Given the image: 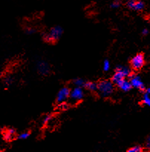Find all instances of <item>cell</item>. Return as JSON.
I'll return each instance as SVG.
<instances>
[{"instance_id": "obj_1", "label": "cell", "mask_w": 150, "mask_h": 152, "mask_svg": "<svg viewBox=\"0 0 150 152\" xmlns=\"http://www.w3.org/2000/svg\"><path fill=\"white\" fill-rule=\"evenodd\" d=\"M114 83L110 80H102L98 83V93L102 97H108L114 92Z\"/></svg>"}, {"instance_id": "obj_2", "label": "cell", "mask_w": 150, "mask_h": 152, "mask_svg": "<svg viewBox=\"0 0 150 152\" xmlns=\"http://www.w3.org/2000/svg\"><path fill=\"white\" fill-rule=\"evenodd\" d=\"M63 34V29L60 26H55L43 37L45 41L48 43H54L59 39Z\"/></svg>"}, {"instance_id": "obj_3", "label": "cell", "mask_w": 150, "mask_h": 152, "mask_svg": "<svg viewBox=\"0 0 150 152\" xmlns=\"http://www.w3.org/2000/svg\"><path fill=\"white\" fill-rule=\"evenodd\" d=\"M145 63V59H144V56L143 53H137L135 56L131 59L130 65L132 69L134 70H140Z\"/></svg>"}, {"instance_id": "obj_4", "label": "cell", "mask_w": 150, "mask_h": 152, "mask_svg": "<svg viewBox=\"0 0 150 152\" xmlns=\"http://www.w3.org/2000/svg\"><path fill=\"white\" fill-rule=\"evenodd\" d=\"M71 94V89L68 87H63L58 91L56 95V102L57 103H62L65 102L68 97H70Z\"/></svg>"}, {"instance_id": "obj_5", "label": "cell", "mask_w": 150, "mask_h": 152, "mask_svg": "<svg viewBox=\"0 0 150 152\" xmlns=\"http://www.w3.org/2000/svg\"><path fill=\"white\" fill-rule=\"evenodd\" d=\"M130 79V82L132 83V87L135 88H138L140 91H145L146 88L144 86V83L141 81V78L138 75H135V74H131L129 77Z\"/></svg>"}, {"instance_id": "obj_6", "label": "cell", "mask_w": 150, "mask_h": 152, "mask_svg": "<svg viewBox=\"0 0 150 152\" xmlns=\"http://www.w3.org/2000/svg\"><path fill=\"white\" fill-rule=\"evenodd\" d=\"M84 96V92H83L82 87H78L75 86L72 90L71 91V94H70V98L74 101L81 100Z\"/></svg>"}, {"instance_id": "obj_7", "label": "cell", "mask_w": 150, "mask_h": 152, "mask_svg": "<svg viewBox=\"0 0 150 152\" xmlns=\"http://www.w3.org/2000/svg\"><path fill=\"white\" fill-rule=\"evenodd\" d=\"M37 71H39L40 74L42 75H45V74H48L49 71H50V68L47 62H44V61H40V62H37Z\"/></svg>"}, {"instance_id": "obj_8", "label": "cell", "mask_w": 150, "mask_h": 152, "mask_svg": "<svg viewBox=\"0 0 150 152\" xmlns=\"http://www.w3.org/2000/svg\"><path fill=\"white\" fill-rule=\"evenodd\" d=\"M125 78H126V76L124 75L123 71L120 69H119V68H116L115 73L113 74L111 80L112 81V83H114V84L117 85L119 82H120L121 80H123V79Z\"/></svg>"}, {"instance_id": "obj_9", "label": "cell", "mask_w": 150, "mask_h": 152, "mask_svg": "<svg viewBox=\"0 0 150 152\" xmlns=\"http://www.w3.org/2000/svg\"><path fill=\"white\" fill-rule=\"evenodd\" d=\"M117 87L120 88L122 91H123L125 92L129 91L133 88L132 87L131 82L129 81V80H126V78L123 79V80H121L120 82H119V83L117 84Z\"/></svg>"}, {"instance_id": "obj_10", "label": "cell", "mask_w": 150, "mask_h": 152, "mask_svg": "<svg viewBox=\"0 0 150 152\" xmlns=\"http://www.w3.org/2000/svg\"><path fill=\"white\" fill-rule=\"evenodd\" d=\"M84 88L91 91H97L98 90V83H94V82H86Z\"/></svg>"}, {"instance_id": "obj_11", "label": "cell", "mask_w": 150, "mask_h": 152, "mask_svg": "<svg viewBox=\"0 0 150 152\" xmlns=\"http://www.w3.org/2000/svg\"><path fill=\"white\" fill-rule=\"evenodd\" d=\"M15 133H16V132H15L13 129H7V132L5 134V136H4V139L6 140H13Z\"/></svg>"}, {"instance_id": "obj_12", "label": "cell", "mask_w": 150, "mask_h": 152, "mask_svg": "<svg viewBox=\"0 0 150 152\" xmlns=\"http://www.w3.org/2000/svg\"><path fill=\"white\" fill-rule=\"evenodd\" d=\"M117 68H119V69L121 70L123 72L124 75L126 76V77H129V76L132 74V70L127 66H122V65H119V66L117 67Z\"/></svg>"}, {"instance_id": "obj_13", "label": "cell", "mask_w": 150, "mask_h": 152, "mask_svg": "<svg viewBox=\"0 0 150 152\" xmlns=\"http://www.w3.org/2000/svg\"><path fill=\"white\" fill-rule=\"evenodd\" d=\"M144 2L143 1H140V0H138L135 4V7H134V10H136V11H140L143 9L144 8Z\"/></svg>"}, {"instance_id": "obj_14", "label": "cell", "mask_w": 150, "mask_h": 152, "mask_svg": "<svg viewBox=\"0 0 150 152\" xmlns=\"http://www.w3.org/2000/svg\"><path fill=\"white\" fill-rule=\"evenodd\" d=\"M85 83H86V82L81 78H77L73 81V84L75 86H78V87H84Z\"/></svg>"}, {"instance_id": "obj_15", "label": "cell", "mask_w": 150, "mask_h": 152, "mask_svg": "<svg viewBox=\"0 0 150 152\" xmlns=\"http://www.w3.org/2000/svg\"><path fill=\"white\" fill-rule=\"evenodd\" d=\"M142 102H143V104L150 107V97H149V95L148 94L146 93L145 94L143 95Z\"/></svg>"}, {"instance_id": "obj_16", "label": "cell", "mask_w": 150, "mask_h": 152, "mask_svg": "<svg viewBox=\"0 0 150 152\" xmlns=\"http://www.w3.org/2000/svg\"><path fill=\"white\" fill-rule=\"evenodd\" d=\"M137 1H138V0H127V1H126V6H127L129 9L134 10V7H135V4H136Z\"/></svg>"}, {"instance_id": "obj_17", "label": "cell", "mask_w": 150, "mask_h": 152, "mask_svg": "<svg viewBox=\"0 0 150 152\" xmlns=\"http://www.w3.org/2000/svg\"><path fill=\"white\" fill-rule=\"evenodd\" d=\"M128 152H141L143 151V148L140 145H135L127 151Z\"/></svg>"}, {"instance_id": "obj_18", "label": "cell", "mask_w": 150, "mask_h": 152, "mask_svg": "<svg viewBox=\"0 0 150 152\" xmlns=\"http://www.w3.org/2000/svg\"><path fill=\"white\" fill-rule=\"evenodd\" d=\"M121 5V1L120 0H114L110 4V7L111 8H118Z\"/></svg>"}, {"instance_id": "obj_19", "label": "cell", "mask_w": 150, "mask_h": 152, "mask_svg": "<svg viewBox=\"0 0 150 152\" xmlns=\"http://www.w3.org/2000/svg\"><path fill=\"white\" fill-rule=\"evenodd\" d=\"M110 69V62L108 59H105L103 62V71H108Z\"/></svg>"}, {"instance_id": "obj_20", "label": "cell", "mask_w": 150, "mask_h": 152, "mask_svg": "<svg viewBox=\"0 0 150 152\" xmlns=\"http://www.w3.org/2000/svg\"><path fill=\"white\" fill-rule=\"evenodd\" d=\"M29 136H30L29 132H24V133L20 134L18 136V139L19 140H26Z\"/></svg>"}, {"instance_id": "obj_21", "label": "cell", "mask_w": 150, "mask_h": 152, "mask_svg": "<svg viewBox=\"0 0 150 152\" xmlns=\"http://www.w3.org/2000/svg\"><path fill=\"white\" fill-rule=\"evenodd\" d=\"M36 30L33 28H28L25 30V34L28 35H32V34H35Z\"/></svg>"}, {"instance_id": "obj_22", "label": "cell", "mask_w": 150, "mask_h": 152, "mask_svg": "<svg viewBox=\"0 0 150 152\" xmlns=\"http://www.w3.org/2000/svg\"><path fill=\"white\" fill-rule=\"evenodd\" d=\"M146 147L147 149L150 150V136L146 139Z\"/></svg>"}, {"instance_id": "obj_23", "label": "cell", "mask_w": 150, "mask_h": 152, "mask_svg": "<svg viewBox=\"0 0 150 152\" xmlns=\"http://www.w3.org/2000/svg\"><path fill=\"white\" fill-rule=\"evenodd\" d=\"M50 120H51V117H50V115H47L45 117L44 120H43V123H47L48 122L50 121Z\"/></svg>"}, {"instance_id": "obj_24", "label": "cell", "mask_w": 150, "mask_h": 152, "mask_svg": "<svg viewBox=\"0 0 150 152\" xmlns=\"http://www.w3.org/2000/svg\"><path fill=\"white\" fill-rule=\"evenodd\" d=\"M148 34H149V30L148 29H146V28H144V29H143V31H142L143 35L146 36V35H147Z\"/></svg>"}, {"instance_id": "obj_25", "label": "cell", "mask_w": 150, "mask_h": 152, "mask_svg": "<svg viewBox=\"0 0 150 152\" xmlns=\"http://www.w3.org/2000/svg\"><path fill=\"white\" fill-rule=\"evenodd\" d=\"M11 83H12V80H11V79H10V78H7V80H5L6 84L10 85V84H11Z\"/></svg>"}, {"instance_id": "obj_26", "label": "cell", "mask_w": 150, "mask_h": 152, "mask_svg": "<svg viewBox=\"0 0 150 152\" xmlns=\"http://www.w3.org/2000/svg\"><path fill=\"white\" fill-rule=\"evenodd\" d=\"M146 93L148 94L149 95H150V87L146 89Z\"/></svg>"}]
</instances>
